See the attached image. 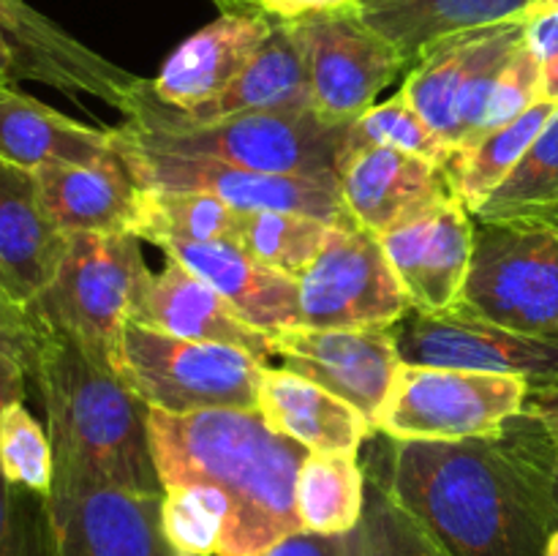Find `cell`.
<instances>
[{
  "mask_svg": "<svg viewBox=\"0 0 558 556\" xmlns=\"http://www.w3.org/2000/svg\"><path fill=\"white\" fill-rule=\"evenodd\" d=\"M381 456L385 463L365 472L447 556H545L556 529L558 442L534 414L477 439H387Z\"/></svg>",
  "mask_w": 558,
  "mask_h": 556,
  "instance_id": "obj_1",
  "label": "cell"
},
{
  "mask_svg": "<svg viewBox=\"0 0 558 556\" xmlns=\"http://www.w3.org/2000/svg\"><path fill=\"white\" fill-rule=\"evenodd\" d=\"M147 431L163 488L207 485L227 499L229 521L218 556H259L303 532L294 483L308 450L272 431L256 409H147Z\"/></svg>",
  "mask_w": 558,
  "mask_h": 556,
  "instance_id": "obj_2",
  "label": "cell"
},
{
  "mask_svg": "<svg viewBox=\"0 0 558 556\" xmlns=\"http://www.w3.org/2000/svg\"><path fill=\"white\" fill-rule=\"evenodd\" d=\"M31 382L47 414L54 480L163 494L150 450L147 407L107 363L41 325Z\"/></svg>",
  "mask_w": 558,
  "mask_h": 556,
  "instance_id": "obj_3",
  "label": "cell"
},
{
  "mask_svg": "<svg viewBox=\"0 0 558 556\" xmlns=\"http://www.w3.org/2000/svg\"><path fill=\"white\" fill-rule=\"evenodd\" d=\"M123 114L125 120L118 129L156 150L292 178H338L349 131L347 123H330L314 109L194 120L183 109L161 101L147 80H142Z\"/></svg>",
  "mask_w": 558,
  "mask_h": 556,
  "instance_id": "obj_4",
  "label": "cell"
},
{
  "mask_svg": "<svg viewBox=\"0 0 558 556\" xmlns=\"http://www.w3.org/2000/svg\"><path fill=\"white\" fill-rule=\"evenodd\" d=\"M150 267L131 232H74L52 281L31 305L41 325L80 343L112 368L125 322L134 314Z\"/></svg>",
  "mask_w": 558,
  "mask_h": 556,
  "instance_id": "obj_5",
  "label": "cell"
},
{
  "mask_svg": "<svg viewBox=\"0 0 558 556\" xmlns=\"http://www.w3.org/2000/svg\"><path fill=\"white\" fill-rule=\"evenodd\" d=\"M118 379L145 403L169 414L256 409L262 363L234 347L169 333L129 319L112 358Z\"/></svg>",
  "mask_w": 558,
  "mask_h": 556,
  "instance_id": "obj_6",
  "label": "cell"
},
{
  "mask_svg": "<svg viewBox=\"0 0 558 556\" xmlns=\"http://www.w3.org/2000/svg\"><path fill=\"white\" fill-rule=\"evenodd\" d=\"M456 311L526 336L558 338V232L548 223H477Z\"/></svg>",
  "mask_w": 558,
  "mask_h": 556,
  "instance_id": "obj_7",
  "label": "cell"
},
{
  "mask_svg": "<svg viewBox=\"0 0 558 556\" xmlns=\"http://www.w3.org/2000/svg\"><path fill=\"white\" fill-rule=\"evenodd\" d=\"M532 385L523 376L401 365L376 431L387 439L458 442L496 436L523 412Z\"/></svg>",
  "mask_w": 558,
  "mask_h": 556,
  "instance_id": "obj_8",
  "label": "cell"
},
{
  "mask_svg": "<svg viewBox=\"0 0 558 556\" xmlns=\"http://www.w3.org/2000/svg\"><path fill=\"white\" fill-rule=\"evenodd\" d=\"M114 150L140 189L202 191L218 196L238 213L283 210L322 218L332 227H357L349 216L338 178H292L265 174L199 156L156 150L112 129Z\"/></svg>",
  "mask_w": 558,
  "mask_h": 556,
  "instance_id": "obj_9",
  "label": "cell"
},
{
  "mask_svg": "<svg viewBox=\"0 0 558 556\" xmlns=\"http://www.w3.org/2000/svg\"><path fill=\"white\" fill-rule=\"evenodd\" d=\"M292 25L311 82V109L330 123H354L409 69L398 49L360 16L357 3Z\"/></svg>",
  "mask_w": 558,
  "mask_h": 556,
  "instance_id": "obj_10",
  "label": "cell"
},
{
  "mask_svg": "<svg viewBox=\"0 0 558 556\" xmlns=\"http://www.w3.org/2000/svg\"><path fill=\"white\" fill-rule=\"evenodd\" d=\"M298 287L300 327H390L409 311L379 234L363 227L332 229L325 251L298 276Z\"/></svg>",
  "mask_w": 558,
  "mask_h": 556,
  "instance_id": "obj_11",
  "label": "cell"
},
{
  "mask_svg": "<svg viewBox=\"0 0 558 556\" xmlns=\"http://www.w3.org/2000/svg\"><path fill=\"white\" fill-rule=\"evenodd\" d=\"M407 365L523 376L532 387L558 385V338L507 330L463 311L420 314L409 309L392 325Z\"/></svg>",
  "mask_w": 558,
  "mask_h": 556,
  "instance_id": "obj_12",
  "label": "cell"
},
{
  "mask_svg": "<svg viewBox=\"0 0 558 556\" xmlns=\"http://www.w3.org/2000/svg\"><path fill=\"white\" fill-rule=\"evenodd\" d=\"M161 505L163 494L54 480L47 496L54 556H180Z\"/></svg>",
  "mask_w": 558,
  "mask_h": 556,
  "instance_id": "obj_13",
  "label": "cell"
},
{
  "mask_svg": "<svg viewBox=\"0 0 558 556\" xmlns=\"http://www.w3.org/2000/svg\"><path fill=\"white\" fill-rule=\"evenodd\" d=\"M272 352L283 368L325 387L352 403L376 428L403 360L390 327L316 330L294 327L270 336Z\"/></svg>",
  "mask_w": 558,
  "mask_h": 556,
  "instance_id": "obj_14",
  "label": "cell"
},
{
  "mask_svg": "<svg viewBox=\"0 0 558 556\" xmlns=\"http://www.w3.org/2000/svg\"><path fill=\"white\" fill-rule=\"evenodd\" d=\"M472 213L452 196L381 234V245L420 314H447L466 287L474 254Z\"/></svg>",
  "mask_w": 558,
  "mask_h": 556,
  "instance_id": "obj_15",
  "label": "cell"
},
{
  "mask_svg": "<svg viewBox=\"0 0 558 556\" xmlns=\"http://www.w3.org/2000/svg\"><path fill=\"white\" fill-rule=\"evenodd\" d=\"M0 41L14 52L22 80L69 96H96L120 112L142 85L140 76L109 63L25 0H0Z\"/></svg>",
  "mask_w": 558,
  "mask_h": 556,
  "instance_id": "obj_16",
  "label": "cell"
},
{
  "mask_svg": "<svg viewBox=\"0 0 558 556\" xmlns=\"http://www.w3.org/2000/svg\"><path fill=\"white\" fill-rule=\"evenodd\" d=\"M338 183L352 221L379 238L456 196L445 167L396 147H360L343 153Z\"/></svg>",
  "mask_w": 558,
  "mask_h": 556,
  "instance_id": "obj_17",
  "label": "cell"
},
{
  "mask_svg": "<svg viewBox=\"0 0 558 556\" xmlns=\"http://www.w3.org/2000/svg\"><path fill=\"white\" fill-rule=\"evenodd\" d=\"M131 319L169 336L234 347L262 365H270L276 358L267 333L248 325L227 298L172 256H167L161 270H150L145 278Z\"/></svg>",
  "mask_w": 558,
  "mask_h": 556,
  "instance_id": "obj_18",
  "label": "cell"
},
{
  "mask_svg": "<svg viewBox=\"0 0 558 556\" xmlns=\"http://www.w3.org/2000/svg\"><path fill=\"white\" fill-rule=\"evenodd\" d=\"M158 249L210 283L248 325L267 336L300 327L298 278L262 265L232 240L158 238Z\"/></svg>",
  "mask_w": 558,
  "mask_h": 556,
  "instance_id": "obj_19",
  "label": "cell"
},
{
  "mask_svg": "<svg viewBox=\"0 0 558 556\" xmlns=\"http://www.w3.org/2000/svg\"><path fill=\"white\" fill-rule=\"evenodd\" d=\"M65 240L44 207L36 172L0 158V287L31 309L52 281Z\"/></svg>",
  "mask_w": 558,
  "mask_h": 556,
  "instance_id": "obj_20",
  "label": "cell"
},
{
  "mask_svg": "<svg viewBox=\"0 0 558 556\" xmlns=\"http://www.w3.org/2000/svg\"><path fill=\"white\" fill-rule=\"evenodd\" d=\"M272 25L259 14H221L169 55L150 82L153 93L183 112L202 107L238 80Z\"/></svg>",
  "mask_w": 558,
  "mask_h": 556,
  "instance_id": "obj_21",
  "label": "cell"
},
{
  "mask_svg": "<svg viewBox=\"0 0 558 556\" xmlns=\"http://www.w3.org/2000/svg\"><path fill=\"white\" fill-rule=\"evenodd\" d=\"M256 412L272 431L294 439L308 452L357 456L363 442L379 434L352 403L283 365H262Z\"/></svg>",
  "mask_w": 558,
  "mask_h": 556,
  "instance_id": "obj_22",
  "label": "cell"
},
{
  "mask_svg": "<svg viewBox=\"0 0 558 556\" xmlns=\"http://www.w3.org/2000/svg\"><path fill=\"white\" fill-rule=\"evenodd\" d=\"M33 172L38 178L44 207L63 234H134L140 185L120 156L96 164H49Z\"/></svg>",
  "mask_w": 558,
  "mask_h": 556,
  "instance_id": "obj_23",
  "label": "cell"
},
{
  "mask_svg": "<svg viewBox=\"0 0 558 556\" xmlns=\"http://www.w3.org/2000/svg\"><path fill=\"white\" fill-rule=\"evenodd\" d=\"M532 3L534 0H360L357 11L412 69L445 38L526 20Z\"/></svg>",
  "mask_w": 558,
  "mask_h": 556,
  "instance_id": "obj_24",
  "label": "cell"
},
{
  "mask_svg": "<svg viewBox=\"0 0 558 556\" xmlns=\"http://www.w3.org/2000/svg\"><path fill=\"white\" fill-rule=\"evenodd\" d=\"M112 156H118L112 129H90L14 85H0V158L41 169L49 164H96Z\"/></svg>",
  "mask_w": 558,
  "mask_h": 556,
  "instance_id": "obj_25",
  "label": "cell"
},
{
  "mask_svg": "<svg viewBox=\"0 0 558 556\" xmlns=\"http://www.w3.org/2000/svg\"><path fill=\"white\" fill-rule=\"evenodd\" d=\"M311 109V82L303 49L289 22H276L238 80L202 107L185 112L194 120L229 118L238 112H300Z\"/></svg>",
  "mask_w": 558,
  "mask_h": 556,
  "instance_id": "obj_26",
  "label": "cell"
},
{
  "mask_svg": "<svg viewBox=\"0 0 558 556\" xmlns=\"http://www.w3.org/2000/svg\"><path fill=\"white\" fill-rule=\"evenodd\" d=\"M558 104L537 101L532 109L515 118L512 123L477 136L466 145L456 147L447 164V178H450L452 194L466 207L469 213L477 210L490 191L515 169L523 153L532 147V142L543 134L548 120L554 118Z\"/></svg>",
  "mask_w": 558,
  "mask_h": 556,
  "instance_id": "obj_27",
  "label": "cell"
},
{
  "mask_svg": "<svg viewBox=\"0 0 558 556\" xmlns=\"http://www.w3.org/2000/svg\"><path fill=\"white\" fill-rule=\"evenodd\" d=\"M365 469L349 452H308L294 483L303 532L349 534L363 518Z\"/></svg>",
  "mask_w": 558,
  "mask_h": 556,
  "instance_id": "obj_28",
  "label": "cell"
},
{
  "mask_svg": "<svg viewBox=\"0 0 558 556\" xmlns=\"http://www.w3.org/2000/svg\"><path fill=\"white\" fill-rule=\"evenodd\" d=\"M558 210V107L510 174L472 213L477 223H545Z\"/></svg>",
  "mask_w": 558,
  "mask_h": 556,
  "instance_id": "obj_29",
  "label": "cell"
},
{
  "mask_svg": "<svg viewBox=\"0 0 558 556\" xmlns=\"http://www.w3.org/2000/svg\"><path fill=\"white\" fill-rule=\"evenodd\" d=\"M485 31L461 33L430 47L409 69L401 93L425 123L456 150V98Z\"/></svg>",
  "mask_w": 558,
  "mask_h": 556,
  "instance_id": "obj_30",
  "label": "cell"
},
{
  "mask_svg": "<svg viewBox=\"0 0 558 556\" xmlns=\"http://www.w3.org/2000/svg\"><path fill=\"white\" fill-rule=\"evenodd\" d=\"M240 213L232 210L218 196L202 191L140 189V216L134 234L156 243L158 238L180 240H232L238 234Z\"/></svg>",
  "mask_w": 558,
  "mask_h": 556,
  "instance_id": "obj_31",
  "label": "cell"
},
{
  "mask_svg": "<svg viewBox=\"0 0 558 556\" xmlns=\"http://www.w3.org/2000/svg\"><path fill=\"white\" fill-rule=\"evenodd\" d=\"M332 223L303 213L254 210L240 213L234 243L262 265L298 278L325 251Z\"/></svg>",
  "mask_w": 558,
  "mask_h": 556,
  "instance_id": "obj_32",
  "label": "cell"
},
{
  "mask_svg": "<svg viewBox=\"0 0 558 556\" xmlns=\"http://www.w3.org/2000/svg\"><path fill=\"white\" fill-rule=\"evenodd\" d=\"M349 556H447V551L374 474L365 472V507L360 523L349 532Z\"/></svg>",
  "mask_w": 558,
  "mask_h": 556,
  "instance_id": "obj_33",
  "label": "cell"
},
{
  "mask_svg": "<svg viewBox=\"0 0 558 556\" xmlns=\"http://www.w3.org/2000/svg\"><path fill=\"white\" fill-rule=\"evenodd\" d=\"M360 147H396L436 167H447L452 156V147L425 123L423 114L407 101L401 90L374 104L368 112L349 123L343 153L360 150Z\"/></svg>",
  "mask_w": 558,
  "mask_h": 556,
  "instance_id": "obj_34",
  "label": "cell"
},
{
  "mask_svg": "<svg viewBox=\"0 0 558 556\" xmlns=\"http://www.w3.org/2000/svg\"><path fill=\"white\" fill-rule=\"evenodd\" d=\"M163 532L172 548L185 556H218L229 505L207 485H172L163 488Z\"/></svg>",
  "mask_w": 558,
  "mask_h": 556,
  "instance_id": "obj_35",
  "label": "cell"
},
{
  "mask_svg": "<svg viewBox=\"0 0 558 556\" xmlns=\"http://www.w3.org/2000/svg\"><path fill=\"white\" fill-rule=\"evenodd\" d=\"M0 472L9 483L49 496L54 483V452L47 425L38 423L25 401L0 414Z\"/></svg>",
  "mask_w": 558,
  "mask_h": 556,
  "instance_id": "obj_36",
  "label": "cell"
},
{
  "mask_svg": "<svg viewBox=\"0 0 558 556\" xmlns=\"http://www.w3.org/2000/svg\"><path fill=\"white\" fill-rule=\"evenodd\" d=\"M0 556H54L47 496L9 483L0 472Z\"/></svg>",
  "mask_w": 558,
  "mask_h": 556,
  "instance_id": "obj_37",
  "label": "cell"
},
{
  "mask_svg": "<svg viewBox=\"0 0 558 556\" xmlns=\"http://www.w3.org/2000/svg\"><path fill=\"white\" fill-rule=\"evenodd\" d=\"M537 101H543V65L529 52L526 41H523V47L512 55L510 63L501 71L499 82H496L488 112H485V123L477 136L490 134V131L512 123V120L521 118Z\"/></svg>",
  "mask_w": 558,
  "mask_h": 556,
  "instance_id": "obj_38",
  "label": "cell"
},
{
  "mask_svg": "<svg viewBox=\"0 0 558 556\" xmlns=\"http://www.w3.org/2000/svg\"><path fill=\"white\" fill-rule=\"evenodd\" d=\"M41 325L27 305L16 303L3 287H0V352H9L20 360L31 376L33 360H36Z\"/></svg>",
  "mask_w": 558,
  "mask_h": 556,
  "instance_id": "obj_39",
  "label": "cell"
},
{
  "mask_svg": "<svg viewBox=\"0 0 558 556\" xmlns=\"http://www.w3.org/2000/svg\"><path fill=\"white\" fill-rule=\"evenodd\" d=\"M259 556H349V534L330 537V534L294 532Z\"/></svg>",
  "mask_w": 558,
  "mask_h": 556,
  "instance_id": "obj_40",
  "label": "cell"
},
{
  "mask_svg": "<svg viewBox=\"0 0 558 556\" xmlns=\"http://www.w3.org/2000/svg\"><path fill=\"white\" fill-rule=\"evenodd\" d=\"M354 3L357 0H248V11L251 14L267 16L270 22H298L303 16L336 11Z\"/></svg>",
  "mask_w": 558,
  "mask_h": 556,
  "instance_id": "obj_41",
  "label": "cell"
},
{
  "mask_svg": "<svg viewBox=\"0 0 558 556\" xmlns=\"http://www.w3.org/2000/svg\"><path fill=\"white\" fill-rule=\"evenodd\" d=\"M523 41H526L529 52L539 60V65L556 63L558 60V9L529 14L526 25H523Z\"/></svg>",
  "mask_w": 558,
  "mask_h": 556,
  "instance_id": "obj_42",
  "label": "cell"
},
{
  "mask_svg": "<svg viewBox=\"0 0 558 556\" xmlns=\"http://www.w3.org/2000/svg\"><path fill=\"white\" fill-rule=\"evenodd\" d=\"M27 368L9 352H0V414L11 403H20L27 398Z\"/></svg>",
  "mask_w": 558,
  "mask_h": 556,
  "instance_id": "obj_43",
  "label": "cell"
},
{
  "mask_svg": "<svg viewBox=\"0 0 558 556\" xmlns=\"http://www.w3.org/2000/svg\"><path fill=\"white\" fill-rule=\"evenodd\" d=\"M523 412L534 414V418H537L539 423L550 431V436L558 442V385L532 387Z\"/></svg>",
  "mask_w": 558,
  "mask_h": 556,
  "instance_id": "obj_44",
  "label": "cell"
},
{
  "mask_svg": "<svg viewBox=\"0 0 558 556\" xmlns=\"http://www.w3.org/2000/svg\"><path fill=\"white\" fill-rule=\"evenodd\" d=\"M16 82H22L20 63H16L14 52L0 41V85H16Z\"/></svg>",
  "mask_w": 558,
  "mask_h": 556,
  "instance_id": "obj_45",
  "label": "cell"
},
{
  "mask_svg": "<svg viewBox=\"0 0 558 556\" xmlns=\"http://www.w3.org/2000/svg\"><path fill=\"white\" fill-rule=\"evenodd\" d=\"M223 14H251L248 0H216Z\"/></svg>",
  "mask_w": 558,
  "mask_h": 556,
  "instance_id": "obj_46",
  "label": "cell"
},
{
  "mask_svg": "<svg viewBox=\"0 0 558 556\" xmlns=\"http://www.w3.org/2000/svg\"><path fill=\"white\" fill-rule=\"evenodd\" d=\"M554 9H558V0H534L532 9H529V14H537V11H554Z\"/></svg>",
  "mask_w": 558,
  "mask_h": 556,
  "instance_id": "obj_47",
  "label": "cell"
},
{
  "mask_svg": "<svg viewBox=\"0 0 558 556\" xmlns=\"http://www.w3.org/2000/svg\"><path fill=\"white\" fill-rule=\"evenodd\" d=\"M545 556H558V527L550 532L548 543H545Z\"/></svg>",
  "mask_w": 558,
  "mask_h": 556,
  "instance_id": "obj_48",
  "label": "cell"
},
{
  "mask_svg": "<svg viewBox=\"0 0 558 556\" xmlns=\"http://www.w3.org/2000/svg\"><path fill=\"white\" fill-rule=\"evenodd\" d=\"M554 505H556V527H558V458H556V474H554Z\"/></svg>",
  "mask_w": 558,
  "mask_h": 556,
  "instance_id": "obj_49",
  "label": "cell"
},
{
  "mask_svg": "<svg viewBox=\"0 0 558 556\" xmlns=\"http://www.w3.org/2000/svg\"><path fill=\"white\" fill-rule=\"evenodd\" d=\"M545 223H548V227H554L556 229V232H558V210L554 213V216H550L548 218V221H545Z\"/></svg>",
  "mask_w": 558,
  "mask_h": 556,
  "instance_id": "obj_50",
  "label": "cell"
},
{
  "mask_svg": "<svg viewBox=\"0 0 558 556\" xmlns=\"http://www.w3.org/2000/svg\"><path fill=\"white\" fill-rule=\"evenodd\" d=\"M180 556H185V554H180Z\"/></svg>",
  "mask_w": 558,
  "mask_h": 556,
  "instance_id": "obj_51",
  "label": "cell"
},
{
  "mask_svg": "<svg viewBox=\"0 0 558 556\" xmlns=\"http://www.w3.org/2000/svg\"><path fill=\"white\" fill-rule=\"evenodd\" d=\"M357 3H360V0H357Z\"/></svg>",
  "mask_w": 558,
  "mask_h": 556,
  "instance_id": "obj_52",
  "label": "cell"
}]
</instances>
